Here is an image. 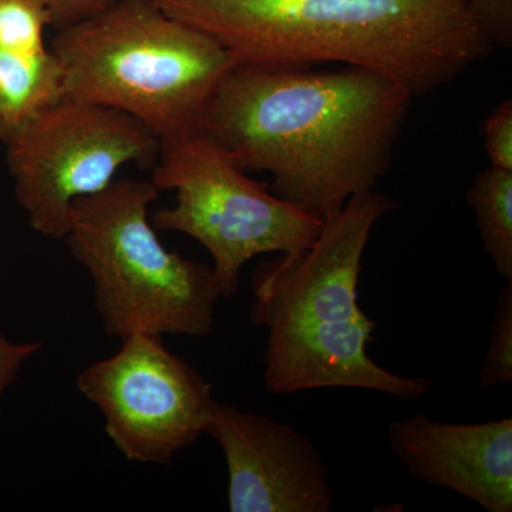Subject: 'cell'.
<instances>
[{
    "mask_svg": "<svg viewBox=\"0 0 512 512\" xmlns=\"http://www.w3.org/2000/svg\"><path fill=\"white\" fill-rule=\"evenodd\" d=\"M204 434L228 467L231 512H329L335 493L322 454L305 434L264 414L215 402Z\"/></svg>",
    "mask_w": 512,
    "mask_h": 512,
    "instance_id": "9c48e42d",
    "label": "cell"
},
{
    "mask_svg": "<svg viewBox=\"0 0 512 512\" xmlns=\"http://www.w3.org/2000/svg\"><path fill=\"white\" fill-rule=\"evenodd\" d=\"M62 70L49 47L0 45V141L62 99Z\"/></svg>",
    "mask_w": 512,
    "mask_h": 512,
    "instance_id": "8fae6325",
    "label": "cell"
},
{
    "mask_svg": "<svg viewBox=\"0 0 512 512\" xmlns=\"http://www.w3.org/2000/svg\"><path fill=\"white\" fill-rule=\"evenodd\" d=\"M484 147L490 167L512 171V101L498 104L483 126Z\"/></svg>",
    "mask_w": 512,
    "mask_h": 512,
    "instance_id": "5bb4252c",
    "label": "cell"
},
{
    "mask_svg": "<svg viewBox=\"0 0 512 512\" xmlns=\"http://www.w3.org/2000/svg\"><path fill=\"white\" fill-rule=\"evenodd\" d=\"M63 97L124 111L157 136L197 130L234 57L153 0H114L60 29Z\"/></svg>",
    "mask_w": 512,
    "mask_h": 512,
    "instance_id": "277c9868",
    "label": "cell"
},
{
    "mask_svg": "<svg viewBox=\"0 0 512 512\" xmlns=\"http://www.w3.org/2000/svg\"><path fill=\"white\" fill-rule=\"evenodd\" d=\"M121 342L116 355L80 372L77 389L99 407L107 436L127 460L168 466L204 434L212 386L161 335L134 333Z\"/></svg>",
    "mask_w": 512,
    "mask_h": 512,
    "instance_id": "ba28073f",
    "label": "cell"
},
{
    "mask_svg": "<svg viewBox=\"0 0 512 512\" xmlns=\"http://www.w3.org/2000/svg\"><path fill=\"white\" fill-rule=\"evenodd\" d=\"M151 183L175 191V205L158 210L154 228L200 242L214 259L222 298L237 295L239 272L252 258H296L312 247L323 222L249 178L200 130L161 137Z\"/></svg>",
    "mask_w": 512,
    "mask_h": 512,
    "instance_id": "8992f818",
    "label": "cell"
},
{
    "mask_svg": "<svg viewBox=\"0 0 512 512\" xmlns=\"http://www.w3.org/2000/svg\"><path fill=\"white\" fill-rule=\"evenodd\" d=\"M512 382V284L505 282L495 302L491 338L478 376L481 389Z\"/></svg>",
    "mask_w": 512,
    "mask_h": 512,
    "instance_id": "4fadbf2b",
    "label": "cell"
},
{
    "mask_svg": "<svg viewBox=\"0 0 512 512\" xmlns=\"http://www.w3.org/2000/svg\"><path fill=\"white\" fill-rule=\"evenodd\" d=\"M237 64L345 63L424 96L490 55L463 0H153Z\"/></svg>",
    "mask_w": 512,
    "mask_h": 512,
    "instance_id": "7a4b0ae2",
    "label": "cell"
},
{
    "mask_svg": "<svg viewBox=\"0 0 512 512\" xmlns=\"http://www.w3.org/2000/svg\"><path fill=\"white\" fill-rule=\"evenodd\" d=\"M413 99L402 84L362 67L235 64L197 130L242 170L271 173L275 195L325 222L375 190Z\"/></svg>",
    "mask_w": 512,
    "mask_h": 512,
    "instance_id": "6da1fadb",
    "label": "cell"
},
{
    "mask_svg": "<svg viewBox=\"0 0 512 512\" xmlns=\"http://www.w3.org/2000/svg\"><path fill=\"white\" fill-rule=\"evenodd\" d=\"M396 204L375 190L323 222L296 258L262 262L252 274L249 319L268 332L264 383L272 394L346 387L419 400L433 380L377 365L367 353L376 322L359 305L363 255L373 228Z\"/></svg>",
    "mask_w": 512,
    "mask_h": 512,
    "instance_id": "3957f363",
    "label": "cell"
},
{
    "mask_svg": "<svg viewBox=\"0 0 512 512\" xmlns=\"http://www.w3.org/2000/svg\"><path fill=\"white\" fill-rule=\"evenodd\" d=\"M387 439L407 473L463 495L488 512L512 511V419L443 423L417 412L394 420Z\"/></svg>",
    "mask_w": 512,
    "mask_h": 512,
    "instance_id": "30bf717a",
    "label": "cell"
},
{
    "mask_svg": "<svg viewBox=\"0 0 512 512\" xmlns=\"http://www.w3.org/2000/svg\"><path fill=\"white\" fill-rule=\"evenodd\" d=\"M42 348V342H12L0 326V417L6 390L18 379L23 365Z\"/></svg>",
    "mask_w": 512,
    "mask_h": 512,
    "instance_id": "2e32d148",
    "label": "cell"
},
{
    "mask_svg": "<svg viewBox=\"0 0 512 512\" xmlns=\"http://www.w3.org/2000/svg\"><path fill=\"white\" fill-rule=\"evenodd\" d=\"M151 181L114 180L73 201L67 248L89 271L104 332L204 338L222 298L211 266L165 249L148 222Z\"/></svg>",
    "mask_w": 512,
    "mask_h": 512,
    "instance_id": "5b68a950",
    "label": "cell"
},
{
    "mask_svg": "<svg viewBox=\"0 0 512 512\" xmlns=\"http://www.w3.org/2000/svg\"><path fill=\"white\" fill-rule=\"evenodd\" d=\"M467 204L495 272L512 284V171L490 167L474 177Z\"/></svg>",
    "mask_w": 512,
    "mask_h": 512,
    "instance_id": "7c38bea8",
    "label": "cell"
},
{
    "mask_svg": "<svg viewBox=\"0 0 512 512\" xmlns=\"http://www.w3.org/2000/svg\"><path fill=\"white\" fill-rule=\"evenodd\" d=\"M160 141L124 111L62 97L5 143L16 200L37 234L64 239L73 201L109 187L123 165L153 168Z\"/></svg>",
    "mask_w": 512,
    "mask_h": 512,
    "instance_id": "52a82bcc",
    "label": "cell"
},
{
    "mask_svg": "<svg viewBox=\"0 0 512 512\" xmlns=\"http://www.w3.org/2000/svg\"><path fill=\"white\" fill-rule=\"evenodd\" d=\"M464 5L490 42L510 47L512 42V0H463Z\"/></svg>",
    "mask_w": 512,
    "mask_h": 512,
    "instance_id": "9a60e30c",
    "label": "cell"
},
{
    "mask_svg": "<svg viewBox=\"0 0 512 512\" xmlns=\"http://www.w3.org/2000/svg\"><path fill=\"white\" fill-rule=\"evenodd\" d=\"M52 15L53 25L66 28L90 18L110 6L114 0H40Z\"/></svg>",
    "mask_w": 512,
    "mask_h": 512,
    "instance_id": "e0dca14e",
    "label": "cell"
}]
</instances>
